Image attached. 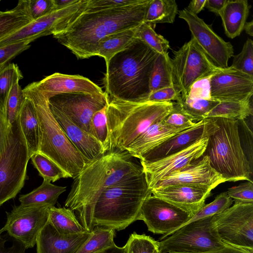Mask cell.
<instances>
[{
    "instance_id": "obj_29",
    "label": "cell",
    "mask_w": 253,
    "mask_h": 253,
    "mask_svg": "<svg viewBox=\"0 0 253 253\" xmlns=\"http://www.w3.org/2000/svg\"><path fill=\"white\" fill-rule=\"evenodd\" d=\"M135 29L109 35L100 40L98 42L96 56L103 58L106 65L112 57L126 48L136 39Z\"/></svg>"
},
{
    "instance_id": "obj_40",
    "label": "cell",
    "mask_w": 253,
    "mask_h": 253,
    "mask_svg": "<svg viewBox=\"0 0 253 253\" xmlns=\"http://www.w3.org/2000/svg\"><path fill=\"white\" fill-rule=\"evenodd\" d=\"M233 202V200L228 196L226 192L221 193L216 196L212 202L205 204L183 225L198 219L218 214L231 206Z\"/></svg>"
},
{
    "instance_id": "obj_35",
    "label": "cell",
    "mask_w": 253,
    "mask_h": 253,
    "mask_svg": "<svg viewBox=\"0 0 253 253\" xmlns=\"http://www.w3.org/2000/svg\"><path fill=\"white\" fill-rule=\"evenodd\" d=\"M173 86L170 58L159 54L156 59L149 82L150 93L159 89Z\"/></svg>"
},
{
    "instance_id": "obj_53",
    "label": "cell",
    "mask_w": 253,
    "mask_h": 253,
    "mask_svg": "<svg viewBox=\"0 0 253 253\" xmlns=\"http://www.w3.org/2000/svg\"><path fill=\"white\" fill-rule=\"evenodd\" d=\"M8 135L3 110L0 108V154L5 147Z\"/></svg>"
},
{
    "instance_id": "obj_4",
    "label": "cell",
    "mask_w": 253,
    "mask_h": 253,
    "mask_svg": "<svg viewBox=\"0 0 253 253\" xmlns=\"http://www.w3.org/2000/svg\"><path fill=\"white\" fill-rule=\"evenodd\" d=\"M126 151L107 152L88 163L74 178L65 207L82 218L102 192L119 181L143 173Z\"/></svg>"
},
{
    "instance_id": "obj_8",
    "label": "cell",
    "mask_w": 253,
    "mask_h": 253,
    "mask_svg": "<svg viewBox=\"0 0 253 253\" xmlns=\"http://www.w3.org/2000/svg\"><path fill=\"white\" fill-rule=\"evenodd\" d=\"M30 159L18 117L8 130L6 144L0 154V207L15 197L24 186Z\"/></svg>"
},
{
    "instance_id": "obj_20",
    "label": "cell",
    "mask_w": 253,
    "mask_h": 253,
    "mask_svg": "<svg viewBox=\"0 0 253 253\" xmlns=\"http://www.w3.org/2000/svg\"><path fill=\"white\" fill-rule=\"evenodd\" d=\"M214 118H207L189 128L170 137L151 151L140 160L150 162L176 153L189 146L197 140L209 137L217 128Z\"/></svg>"
},
{
    "instance_id": "obj_36",
    "label": "cell",
    "mask_w": 253,
    "mask_h": 253,
    "mask_svg": "<svg viewBox=\"0 0 253 253\" xmlns=\"http://www.w3.org/2000/svg\"><path fill=\"white\" fill-rule=\"evenodd\" d=\"M19 81L14 82L4 104L3 116L8 130L18 117L26 98Z\"/></svg>"
},
{
    "instance_id": "obj_26",
    "label": "cell",
    "mask_w": 253,
    "mask_h": 253,
    "mask_svg": "<svg viewBox=\"0 0 253 253\" xmlns=\"http://www.w3.org/2000/svg\"><path fill=\"white\" fill-rule=\"evenodd\" d=\"M250 9L247 0H227L219 16L228 38L234 39L242 32Z\"/></svg>"
},
{
    "instance_id": "obj_16",
    "label": "cell",
    "mask_w": 253,
    "mask_h": 253,
    "mask_svg": "<svg viewBox=\"0 0 253 253\" xmlns=\"http://www.w3.org/2000/svg\"><path fill=\"white\" fill-rule=\"evenodd\" d=\"M108 100V96L105 92L99 95L63 93L50 98L48 104L90 133L93 115L107 104Z\"/></svg>"
},
{
    "instance_id": "obj_42",
    "label": "cell",
    "mask_w": 253,
    "mask_h": 253,
    "mask_svg": "<svg viewBox=\"0 0 253 253\" xmlns=\"http://www.w3.org/2000/svg\"><path fill=\"white\" fill-rule=\"evenodd\" d=\"M125 245L126 253H153L159 247L158 241L149 236L135 232L130 235Z\"/></svg>"
},
{
    "instance_id": "obj_3",
    "label": "cell",
    "mask_w": 253,
    "mask_h": 253,
    "mask_svg": "<svg viewBox=\"0 0 253 253\" xmlns=\"http://www.w3.org/2000/svg\"><path fill=\"white\" fill-rule=\"evenodd\" d=\"M159 53L138 39L115 54L106 64L103 79L111 98L130 102L146 101L149 82Z\"/></svg>"
},
{
    "instance_id": "obj_7",
    "label": "cell",
    "mask_w": 253,
    "mask_h": 253,
    "mask_svg": "<svg viewBox=\"0 0 253 253\" xmlns=\"http://www.w3.org/2000/svg\"><path fill=\"white\" fill-rule=\"evenodd\" d=\"M213 118L217 127L209 136L203 155L226 182L253 181L252 165L241 144L238 120Z\"/></svg>"
},
{
    "instance_id": "obj_13",
    "label": "cell",
    "mask_w": 253,
    "mask_h": 253,
    "mask_svg": "<svg viewBox=\"0 0 253 253\" xmlns=\"http://www.w3.org/2000/svg\"><path fill=\"white\" fill-rule=\"evenodd\" d=\"M48 205L20 204L7 213V219L2 228L27 249L36 245L39 235L48 220Z\"/></svg>"
},
{
    "instance_id": "obj_41",
    "label": "cell",
    "mask_w": 253,
    "mask_h": 253,
    "mask_svg": "<svg viewBox=\"0 0 253 253\" xmlns=\"http://www.w3.org/2000/svg\"><path fill=\"white\" fill-rule=\"evenodd\" d=\"M23 78L18 66L14 63L7 64L0 69V108L3 112L6 98L14 82Z\"/></svg>"
},
{
    "instance_id": "obj_30",
    "label": "cell",
    "mask_w": 253,
    "mask_h": 253,
    "mask_svg": "<svg viewBox=\"0 0 253 253\" xmlns=\"http://www.w3.org/2000/svg\"><path fill=\"white\" fill-rule=\"evenodd\" d=\"M48 221L62 234L74 235L88 232L81 224L74 212L65 207H51L49 211Z\"/></svg>"
},
{
    "instance_id": "obj_9",
    "label": "cell",
    "mask_w": 253,
    "mask_h": 253,
    "mask_svg": "<svg viewBox=\"0 0 253 253\" xmlns=\"http://www.w3.org/2000/svg\"><path fill=\"white\" fill-rule=\"evenodd\" d=\"M212 216L186 224L167 237L160 239L161 253H205L222 248L213 226Z\"/></svg>"
},
{
    "instance_id": "obj_33",
    "label": "cell",
    "mask_w": 253,
    "mask_h": 253,
    "mask_svg": "<svg viewBox=\"0 0 253 253\" xmlns=\"http://www.w3.org/2000/svg\"><path fill=\"white\" fill-rule=\"evenodd\" d=\"M178 12V6L174 0H151L144 22L154 28L157 23H173Z\"/></svg>"
},
{
    "instance_id": "obj_55",
    "label": "cell",
    "mask_w": 253,
    "mask_h": 253,
    "mask_svg": "<svg viewBox=\"0 0 253 253\" xmlns=\"http://www.w3.org/2000/svg\"><path fill=\"white\" fill-rule=\"evenodd\" d=\"M206 0L191 1L187 9L193 14L197 15L205 7Z\"/></svg>"
},
{
    "instance_id": "obj_12",
    "label": "cell",
    "mask_w": 253,
    "mask_h": 253,
    "mask_svg": "<svg viewBox=\"0 0 253 253\" xmlns=\"http://www.w3.org/2000/svg\"><path fill=\"white\" fill-rule=\"evenodd\" d=\"M87 0L78 1L67 7L55 10L33 20L0 41V47L21 42H32L40 37L54 35L64 30L85 9Z\"/></svg>"
},
{
    "instance_id": "obj_51",
    "label": "cell",
    "mask_w": 253,
    "mask_h": 253,
    "mask_svg": "<svg viewBox=\"0 0 253 253\" xmlns=\"http://www.w3.org/2000/svg\"><path fill=\"white\" fill-rule=\"evenodd\" d=\"M211 76L200 79L195 82L191 86L188 95L182 97L189 98H211L210 97V81Z\"/></svg>"
},
{
    "instance_id": "obj_46",
    "label": "cell",
    "mask_w": 253,
    "mask_h": 253,
    "mask_svg": "<svg viewBox=\"0 0 253 253\" xmlns=\"http://www.w3.org/2000/svg\"><path fill=\"white\" fill-rule=\"evenodd\" d=\"M226 193L236 203H253V182L247 181L228 189Z\"/></svg>"
},
{
    "instance_id": "obj_39",
    "label": "cell",
    "mask_w": 253,
    "mask_h": 253,
    "mask_svg": "<svg viewBox=\"0 0 253 253\" xmlns=\"http://www.w3.org/2000/svg\"><path fill=\"white\" fill-rule=\"evenodd\" d=\"M135 37L138 39L158 53L168 56L169 42L163 36L156 33L151 25L143 22L135 29Z\"/></svg>"
},
{
    "instance_id": "obj_17",
    "label": "cell",
    "mask_w": 253,
    "mask_h": 253,
    "mask_svg": "<svg viewBox=\"0 0 253 253\" xmlns=\"http://www.w3.org/2000/svg\"><path fill=\"white\" fill-rule=\"evenodd\" d=\"M208 142L204 137L187 148L157 160L140 161L149 188L151 190L162 178L187 167L203 156Z\"/></svg>"
},
{
    "instance_id": "obj_54",
    "label": "cell",
    "mask_w": 253,
    "mask_h": 253,
    "mask_svg": "<svg viewBox=\"0 0 253 253\" xmlns=\"http://www.w3.org/2000/svg\"><path fill=\"white\" fill-rule=\"evenodd\" d=\"M227 0H206L205 7L219 16Z\"/></svg>"
},
{
    "instance_id": "obj_52",
    "label": "cell",
    "mask_w": 253,
    "mask_h": 253,
    "mask_svg": "<svg viewBox=\"0 0 253 253\" xmlns=\"http://www.w3.org/2000/svg\"><path fill=\"white\" fill-rule=\"evenodd\" d=\"M3 232L2 229H0V253H24L26 248L21 242L14 239L15 241L10 247L5 245L6 240L1 236Z\"/></svg>"
},
{
    "instance_id": "obj_25",
    "label": "cell",
    "mask_w": 253,
    "mask_h": 253,
    "mask_svg": "<svg viewBox=\"0 0 253 253\" xmlns=\"http://www.w3.org/2000/svg\"><path fill=\"white\" fill-rule=\"evenodd\" d=\"M186 129H175L168 126L162 121L149 126L126 149L133 158L142 157L166 140Z\"/></svg>"
},
{
    "instance_id": "obj_21",
    "label": "cell",
    "mask_w": 253,
    "mask_h": 253,
    "mask_svg": "<svg viewBox=\"0 0 253 253\" xmlns=\"http://www.w3.org/2000/svg\"><path fill=\"white\" fill-rule=\"evenodd\" d=\"M35 83L38 89L48 99L63 93L99 95L104 92L98 85L80 75L55 73Z\"/></svg>"
},
{
    "instance_id": "obj_24",
    "label": "cell",
    "mask_w": 253,
    "mask_h": 253,
    "mask_svg": "<svg viewBox=\"0 0 253 253\" xmlns=\"http://www.w3.org/2000/svg\"><path fill=\"white\" fill-rule=\"evenodd\" d=\"M90 235H64L58 232L48 220L37 240V253H75Z\"/></svg>"
},
{
    "instance_id": "obj_19",
    "label": "cell",
    "mask_w": 253,
    "mask_h": 253,
    "mask_svg": "<svg viewBox=\"0 0 253 253\" xmlns=\"http://www.w3.org/2000/svg\"><path fill=\"white\" fill-rule=\"evenodd\" d=\"M225 182V179L211 166L209 158L203 155L201 159L196 160L187 167L164 177L154 188L173 185H186L212 190Z\"/></svg>"
},
{
    "instance_id": "obj_28",
    "label": "cell",
    "mask_w": 253,
    "mask_h": 253,
    "mask_svg": "<svg viewBox=\"0 0 253 253\" xmlns=\"http://www.w3.org/2000/svg\"><path fill=\"white\" fill-rule=\"evenodd\" d=\"M33 21L29 10L28 0H20L11 10L0 13V41Z\"/></svg>"
},
{
    "instance_id": "obj_60",
    "label": "cell",
    "mask_w": 253,
    "mask_h": 253,
    "mask_svg": "<svg viewBox=\"0 0 253 253\" xmlns=\"http://www.w3.org/2000/svg\"><path fill=\"white\" fill-rule=\"evenodd\" d=\"M153 253H161L159 250V248H157L154 252Z\"/></svg>"
},
{
    "instance_id": "obj_31",
    "label": "cell",
    "mask_w": 253,
    "mask_h": 253,
    "mask_svg": "<svg viewBox=\"0 0 253 253\" xmlns=\"http://www.w3.org/2000/svg\"><path fill=\"white\" fill-rule=\"evenodd\" d=\"M66 187L54 185L43 180L42 184L31 192L21 195L19 200L22 205H48L54 206L59 196L66 191Z\"/></svg>"
},
{
    "instance_id": "obj_59",
    "label": "cell",
    "mask_w": 253,
    "mask_h": 253,
    "mask_svg": "<svg viewBox=\"0 0 253 253\" xmlns=\"http://www.w3.org/2000/svg\"><path fill=\"white\" fill-rule=\"evenodd\" d=\"M245 32L251 36H253V20H252L251 21L246 22L244 27V30Z\"/></svg>"
},
{
    "instance_id": "obj_2",
    "label": "cell",
    "mask_w": 253,
    "mask_h": 253,
    "mask_svg": "<svg viewBox=\"0 0 253 253\" xmlns=\"http://www.w3.org/2000/svg\"><path fill=\"white\" fill-rule=\"evenodd\" d=\"M151 194L144 172L122 179L103 191L79 222L89 232L95 226L125 229L137 220Z\"/></svg>"
},
{
    "instance_id": "obj_18",
    "label": "cell",
    "mask_w": 253,
    "mask_h": 253,
    "mask_svg": "<svg viewBox=\"0 0 253 253\" xmlns=\"http://www.w3.org/2000/svg\"><path fill=\"white\" fill-rule=\"evenodd\" d=\"M210 97L222 101H240L252 98L253 77L231 67L220 69L210 78Z\"/></svg>"
},
{
    "instance_id": "obj_22",
    "label": "cell",
    "mask_w": 253,
    "mask_h": 253,
    "mask_svg": "<svg viewBox=\"0 0 253 253\" xmlns=\"http://www.w3.org/2000/svg\"><path fill=\"white\" fill-rule=\"evenodd\" d=\"M151 191L153 195L194 214L205 205L211 190L190 185H173L154 188Z\"/></svg>"
},
{
    "instance_id": "obj_27",
    "label": "cell",
    "mask_w": 253,
    "mask_h": 253,
    "mask_svg": "<svg viewBox=\"0 0 253 253\" xmlns=\"http://www.w3.org/2000/svg\"><path fill=\"white\" fill-rule=\"evenodd\" d=\"M18 120L31 158L33 154L39 152L40 126L34 105L27 97L19 113Z\"/></svg>"
},
{
    "instance_id": "obj_11",
    "label": "cell",
    "mask_w": 253,
    "mask_h": 253,
    "mask_svg": "<svg viewBox=\"0 0 253 253\" xmlns=\"http://www.w3.org/2000/svg\"><path fill=\"white\" fill-rule=\"evenodd\" d=\"M212 221L224 244L253 252V203L235 202Z\"/></svg>"
},
{
    "instance_id": "obj_58",
    "label": "cell",
    "mask_w": 253,
    "mask_h": 253,
    "mask_svg": "<svg viewBox=\"0 0 253 253\" xmlns=\"http://www.w3.org/2000/svg\"><path fill=\"white\" fill-rule=\"evenodd\" d=\"M55 9L67 7L76 2L78 0H53Z\"/></svg>"
},
{
    "instance_id": "obj_50",
    "label": "cell",
    "mask_w": 253,
    "mask_h": 253,
    "mask_svg": "<svg viewBox=\"0 0 253 253\" xmlns=\"http://www.w3.org/2000/svg\"><path fill=\"white\" fill-rule=\"evenodd\" d=\"M181 97V93L173 86L159 89L150 93L146 101L154 102H175Z\"/></svg>"
},
{
    "instance_id": "obj_1",
    "label": "cell",
    "mask_w": 253,
    "mask_h": 253,
    "mask_svg": "<svg viewBox=\"0 0 253 253\" xmlns=\"http://www.w3.org/2000/svg\"><path fill=\"white\" fill-rule=\"evenodd\" d=\"M151 0L131 5L96 11H84L63 31L53 35L78 59L96 56L98 42L144 22Z\"/></svg>"
},
{
    "instance_id": "obj_34",
    "label": "cell",
    "mask_w": 253,
    "mask_h": 253,
    "mask_svg": "<svg viewBox=\"0 0 253 253\" xmlns=\"http://www.w3.org/2000/svg\"><path fill=\"white\" fill-rule=\"evenodd\" d=\"M115 230L102 226H95L90 235L75 253H97L115 244Z\"/></svg>"
},
{
    "instance_id": "obj_45",
    "label": "cell",
    "mask_w": 253,
    "mask_h": 253,
    "mask_svg": "<svg viewBox=\"0 0 253 253\" xmlns=\"http://www.w3.org/2000/svg\"><path fill=\"white\" fill-rule=\"evenodd\" d=\"M107 104L93 115L91 122L90 134L96 138L103 146L107 141L108 129L107 125Z\"/></svg>"
},
{
    "instance_id": "obj_47",
    "label": "cell",
    "mask_w": 253,
    "mask_h": 253,
    "mask_svg": "<svg viewBox=\"0 0 253 253\" xmlns=\"http://www.w3.org/2000/svg\"><path fill=\"white\" fill-rule=\"evenodd\" d=\"M141 0H87L85 11H96L122 7L139 3Z\"/></svg>"
},
{
    "instance_id": "obj_37",
    "label": "cell",
    "mask_w": 253,
    "mask_h": 253,
    "mask_svg": "<svg viewBox=\"0 0 253 253\" xmlns=\"http://www.w3.org/2000/svg\"><path fill=\"white\" fill-rule=\"evenodd\" d=\"M195 123L205 119L207 114L220 102L206 98H189L181 97L175 101Z\"/></svg>"
},
{
    "instance_id": "obj_15",
    "label": "cell",
    "mask_w": 253,
    "mask_h": 253,
    "mask_svg": "<svg viewBox=\"0 0 253 253\" xmlns=\"http://www.w3.org/2000/svg\"><path fill=\"white\" fill-rule=\"evenodd\" d=\"M178 17L187 23L192 38L197 43L208 58L217 67L227 68L229 59L234 54L233 46L224 41L210 25L187 8L178 11Z\"/></svg>"
},
{
    "instance_id": "obj_57",
    "label": "cell",
    "mask_w": 253,
    "mask_h": 253,
    "mask_svg": "<svg viewBox=\"0 0 253 253\" xmlns=\"http://www.w3.org/2000/svg\"><path fill=\"white\" fill-rule=\"evenodd\" d=\"M97 253H126V246L118 247L115 244L113 246Z\"/></svg>"
},
{
    "instance_id": "obj_44",
    "label": "cell",
    "mask_w": 253,
    "mask_h": 253,
    "mask_svg": "<svg viewBox=\"0 0 253 253\" xmlns=\"http://www.w3.org/2000/svg\"><path fill=\"white\" fill-rule=\"evenodd\" d=\"M173 108L163 120V123L169 127L175 129H187L194 126L193 119L182 109L176 102H172Z\"/></svg>"
},
{
    "instance_id": "obj_10",
    "label": "cell",
    "mask_w": 253,
    "mask_h": 253,
    "mask_svg": "<svg viewBox=\"0 0 253 253\" xmlns=\"http://www.w3.org/2000/svg\"><path fill=\"white\" fill-rule=\"evenodd\" d=\"M173 53L170 62L173 87L182 97L188 95L195 82L212 76L221 69L212 63L192 38Z\"/></svg>"
},
{
    "instance_id": "obj_32",
    "label": "cell",
    "mask_w": 253,
    "mask_h": 253,
    "mask_svg": "<svg viewBox=\"0 0 253 253\" xmlns=\"http://www.w3.org/2000/svg\"><path fill=\"white\" fill-rule=\"evenodd\" d=\"M252 98L240 101H222L213 108L205 119L222 118L243 120L252 116Z\"/></svg>"
},
{
    "instance_id": "obj_38",
    "label": "cell",
    "mask_w": 253,
    "mask_h": 253,
    "mask_svg": "<svg viewBox=\"0 0 253 253\" xmlns=\"http://www.w3.org/2000/svg\"><path fill=\"white\" fill-rule=\"evenodd\" d=\"M30 159L43 180L54 182L60 178H71L70 175L55 163L40 153H34Z\"/></svg>"
},
{
    "instance_id": "obj_61",
    "label": "cell",
    "mask_w": 253,
    "mask_h": 253,
    "mask_svg": "<svg viewBox=\"0 0 253 253\" xmlns=\"http://www.w3.org/2000/svg\"><path fill=\"white\" fill-rule=\"evenodd\" d=\"M0 12H1V11H0Z\"/></svg>"
},
{
    "instance_id": "obj_6",
    "label": "cell",
    "mask_w": 253,
    "mask_h": 253,
    "mask_svg": "<svg viewBox=\"0 0 253 253\" xmlns=\"http://www.w3.org/2000/svg\"><path fill=\"white\" fill-rule=\"evenodd\" d=\"M32 100L40 126L39 152L55 163L75 178L88 164L69 140L50 111L48 99L37 88L36 83L23 89Z\"/></svg>"
},
{
    "instance_id": "obj_23",
    "label": "cell",
    "mask_w": 253,
    "mask_h": 253,
    "mask_svg": "<svg viewBox=\"0 0 253 253\" xmlns=\"http://www.w3.org/2000/svg\"><path fill=\"white\" fill-rule=\"evenodd\" d=\"M49 108L69 140L88 163L105 153L103 145L93 135L76 125L56 109L50 106Z\"/></svg>"
},
{
    "instance_id": "obj_48",
    "label": "cell",
    "mask_w": 253,
    "mask_h": 253,
    "mask_svg": "<svg viewBox=\"0 0 253 253\" xmlns=\"http://www.w3.org/2000/svg\"><path fill=\"white\" fill-rule=\"evenodd\" d=\"M30 43L29 42H21L0 47V69L7 65L12 58L28 49Z\"/></svg>"
},
{
    "instance_id": "obj_56",
    "label": "cell",
    "mask_w": 253,
    "mask_h": 253,
    "mask_svg": "<svg viewBox=\"0 0 253 253\" xmlns=\"http://www.w3.org/2000/svg\"><path fill=\"white\" fill-rule=\"evenodd\" d=\"M205 253H253V252L225 245L221 249Z\"/></svg>"
},
{
    "instance_id": "obj_49",
    "label": "cell",
    "mask_w": 253,
    "mask_h": 253,
    "mask_svg": "<svg viewBox=\"0 0 253 253\" xmlns=\"http://www.w3.org/2000/svg\"><path fill=\"white\" fill-rule=\"evenodd\" d=\"M28 6L33 21L56 10L53 0H28Z\"/></svg>"
},
{
    "instance_id": "obj_14",
    "label": "cell",
    "mask_w": 253,
    "mask_h": 253,
    "mask_svg": "<svg viewBox=\"0 0 253 253\" xmlns=\"http://www.w3.org/2000/svg\"><path fill=\"white\" fill-rule=\"evenodd\" d=\"M193 214L151 194L144 201L137 220H143L148 230L167 237L186 223Z\"/></svg>"
},
{
    "instance_id": "obj_43",
    "label": "cell",
    "mask_w": 253,
    "mask_h": 253,
    "mask_svg": "<svg viewBox=\"0 0 253 253\" xmlns=\"http://www.w3.org/2000/svg\"><path fill=\"white\" fill-rule=\"evenodd\" d=\"M230 67L253 77V42L248 39L241 51L233 56V60Z\"/></svg>"
},
{
    "instance_id": "obj_5",
    "label": "cell",
    "mask_w": 253,
    "mask_h": 253,
    "mask_svg": "<svg viewBox=\"0 0 253 253\" xmlns=\"http://www.w3.org/2000/svg\"><path fill=\"white\" fill-rule=\"evenodd\" d=\"M173 108L172 102H130L108 97L105 153L126 148L153 124L162 121Z\"/></svg>"
}]
</instances>
